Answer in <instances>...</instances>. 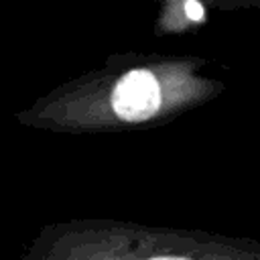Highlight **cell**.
I'll list each match as a JSON object with an SVG mask.
<instances>
[{
    "instance_id": "obj_1",
    "label": "cell",
    "mask_w": 260,
    "mask_h": 260,
    "mask_svg": "<svg viewBox=\"0 0 260 260\" xmlns=\"http://www.w3.org/2000/svg\"><path fill=\"white\" fill-rule=\"evenodd\" d=\"M209 61L195 55L120 53L100 67L67 79L18 110L20 126L65 134H106L152 128L185 116L223 89L205 73Z\"/></svg>"
},
{
    "instance_id": "obj_2",
    "label": "cell",
    "mask_w": 260,
    "mask_h": 260,
    "mask_svg": "<svg viewBox=\"0 0 260 260\" xmlns=\"http://www.w3.org/2000/svg\"><path fill=\"white\" fill-rule=\"evenodd\" d=\"M18 260H260V242L122 219L43 225Z\"/></svg>"
},
{
    "instance_id": "obj_3",
    "label": "cell",
    "mask_w": 260,
    "mask_h": 260,
    "mask_svg": "<svg viewBox=\"0 0 260 260\" xmlns=\"http://www.w3.org/2000/svg\"><path fill=\"white\" fill-rule=\"evenodd\" d=\"M207 20V6L199 0H169L160 6L154 35H181Z\"/></svg>"
}]
</instances>
